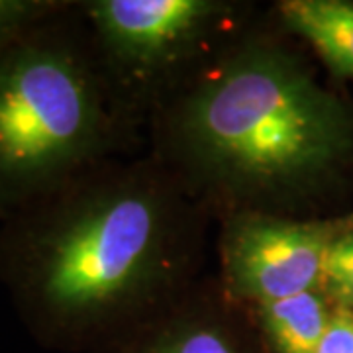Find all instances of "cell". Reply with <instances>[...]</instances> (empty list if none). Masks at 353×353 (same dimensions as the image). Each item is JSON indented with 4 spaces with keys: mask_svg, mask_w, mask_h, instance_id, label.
I'll use <instances>...</instances> for the list:
<instances>
[{
    "mask_svg": "<svg viewBox=\"0 0 353 353\" xmlns=\"http://www.w3.org/2000/svg\"><path fill=\"white\" fill-rule=\"evenodd\" d=\"M208 214L155 157L106 163L4 222L0 277L51 345H106L179 301Z\"/></svg>",
    "mask_w": 353,
    "mask_h": 353,
    "instance_id": "1",
    "label": "cell"
},
{
    "mask_svg": "<svg viewBox=\"0 0 353 353\" xmlns=\"http://www.w3.org/2000/svg\"><path fill=\"white\" fill-rule=\"evenodd\" d=\"M153 157L204 210L303 218L353 153V116L285 39L243 30L153 112Z\"/></svg>",
    "mask_w": 353,
    "mask_h": 353,
    "instance_id": "2",
    "label": "cell"
},
{
    "mask_svg": "<svg viewBox=\"0 0 353 353\" xmlns=\"http://www.w3.org/2000/svg\"><path fill=\"white\" fill-rule=\"evenodd\" d=\"M0 48V220L106 163L130 118L92 36L53 16Z\"/></svg>",
    "mask_w": 353,
    "mask_h": 353,
    "instance_id": "3",
    "label": "cell"
},
{
    "mask_svg": "<svg viewBox=\"0 0 353 353\" xmlns=\"http://www.w3.org/2000/svg\"><path fill=\"white\" fill-rule=\"evenodd\" d=\"M114 97L130 120L153 112L238 34L240 4L94 0L83 4Z\"/></svg>",
    "mask_w": 353,
    "mask_h": 353,
    "instance_id": "4",
    "label": "cell"
},
{
    "mask_svg": "<svg viewBox=\"0 0 353 353\" xmlns=\"http://www.w3.org/2000/svg\"><path fill=\"white\" fill-rule=\"evenodd\" d=\"M343 226L261 212L226 216L220 238L224 294L253 308L320 289L330 243Z\"/></svg>",
    "mask_w": 353,
    "mask_h": 353,
    "instance_id": "5",
    "label": "cell"
},
{
    "mask_svg": "<svg viewBox=\"0 0 353 353\" xmlns=\"http://www.w3.org/2000/svg\"><path fill=\"white\" fill-rule=\"evenodd\" d=\"M224 290L194 292L102 345L101 353H267Z\"/></svg>",
    "mask_w": 353,
    "mask_h": 353,
    "instance_id": "6",
    "label": "cell"
},
{
    "mask_svg": "<svg viewBox=\"0 0 353 353\" xmlns=\"http://www.w3.org/2000/svg\"><path fill=\"white\" fill-rule=\"evenodd\" d=\"M281 26L304 39L334 75L353 79V2L347 0H283Z\"/></svg>",
    "mask_w": 353,
    "mask_h": 353,
    "instance_id": "7",
    "label": "cell"
},
{
    "mask_svg": "<svg viewBox=\"0 0 353 353\" xmlns=\"http://www.w3.org/2000/svg\"><path fill=\"white\" fill-rule=\"evenodd\" d=\"M334 306L322 289L306 290L252 308L267 353H316Z\"/></svg>",
    "mask_w": 353,
    "mask_h": 353,
    "instance_id": "8",
    "label": "cell"
},
{
    "mask_svg": "<svg viewBox=\"0 0 353 353\" xmlns=\"http://www.w3.org/2000/svg\"><path fill=\"white\" fill-rule=\"evenodd\" d=\"M320 289L334 308L353 312V226H343L330 243Z\"/></svg>",
    "mask_w": 353,
    "mask_h": 353,
    "instance_id": "9",
    "label": "cell"
},
{
    "mask_svg": "<svg viewBox=\"0 0 353 353\" xmlns=\"http://www.w3.org/2000/svg\"><path fill=\"white\" fill-rule=\"evenodd\" d=\"M63 4L41 0H0V48L28 26L50 16Z\"/></svg>",
    "mask_w": 353,
    "mask_h": 353,
    "instance_id": "10",
    "label": "cell"
},
{
    "mask_svg": "<svg viewBox=\"0 0 353 353\" xmlns=\"http://www.w3.org/2000/svg\"><path fill=\"white\" fill-rule=\"evenodd\" d=\"M316 353H353V312L334 308Z\"/></svg>",
    "mask_w": 353,
    "mask_h": 353,
    "instance_id": "11",
    "label": "cell"
}]
</instances>
